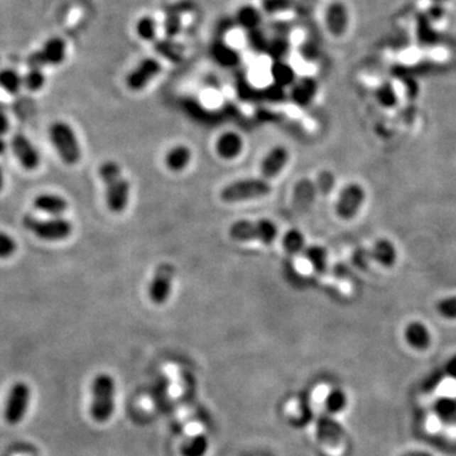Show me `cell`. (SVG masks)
<instances>
[{
    "instance_id": "6da1fadb",
    "label": "cell",
    "mask_w": 456,
    "mask_h": 456,
    "mask_svg": "<svg viewBox=\"0 0 456 456\" xmlns=\"http://www.w3.org/2000/svg\"><path fill=\"white\" fill-rule=\"evenodd\" d=\"M98 174L106 187L107 205L113 213H122L129 199V184L123 175L121 166L116 161H104L98 169Z\"/></svg>"
},
{
    "instance_id": "7a4b0ae2",
    "label": "cell",
    "mask_w": 456,
    "mask_h": 456,
    "mask_svg": "<svg viewBox=\"0 0 456 456\" xmlns=\"http://www.w3.org/2000/svg\"><path fill=\"white\" fill-rule=\"evenodd\" d=\"M116 381L109 374H98L92 383L90 417L94 421H109L116 411Z\"/></svg>"
},
{
    "instance_id": "3957f363",
    "label": "cell",
    "mask_w": 456,
    "mask_h": 456,
    "mask_svg": "<svg viewBox=\"0 0 456 456\" xmlns=\"http://www.w3.org/2000/svg\"><path fill=\"white\" fill-rule=\"evenodd\" d=\"M229 237L239 242L259 241L264 245L273 244L278 237V227L270 219L259 221H237L228 229Z\"/></svg>"
},
{
    "instance_id": "277c9868",
    "label": "cell",
    "mask_w": 456,
    "mask_h": 456,
    "mask_svg": "<svg viewBox=\"0 0 456 456\" xmlns=\"http://www.w3.org/2000/svg\"><path fill=\"white\" fill-rule=\"evenodd\" d=\"M22 224L31 234L43 241L66 240L67 237H70L74 229L72 223L63 217L38 218L28 215L23 217Z\"/></svg>"
},
{
    "instance_id": "5b68a950",
    "label": "cell",
    "mask_w": 456,
    "mask_h": 456,
    "mask_svg": "<svg viewBox=\"0 0 456 456\" xmlns=\"http://www.w3.org/2000/svg\"><path fill=\"white\" fill-rule=\"evenodd\" d=\"M48 136L51 143L59 153L60 158L65 164L75 165L79 163L82 158V150L70 124L63 121L53 123L48 129Z\"/></svg>"
},
{
    "instance_id": "8992f818",
    "label": "cell",
    "mask_w": 456,
    "mask_h": 456,
    "mask_svg": "<svg viewBox=\"0 0 456 456\" xmlns=\"http://www.w3.org/2000/svg\"><path fill=\"white\" fill-rule=\"evenodd\" d=\"M271 193L268 180L260 178H246L228 184L221 190V199L226 203H237L251 199L263 198Z\"/></svg>"
},
{
    "instance_id": "52a82bcc",
    "label": "cell",
    "mask_w": 456,
    "mask_h": 456,
    "mask_svg": "<svg viewBox=\"0 0 456 456\" xmlns=\"http://www.w3.org/2000/svg\"><path fill=\"white\" fill-rule=\"evenodd\" d=\"M31 389L27 383L17 381L11 388L6 398L4 417L11 425H18L23 421L24 416L30 406Z\"/></svg>"
},
{
    "instance_id": "ba28073f",
    "label": "cell",
    "mask_w": 456,
    "mask_h": 456,
    "mask_svg": "<svg viewBox=\"0 0 456 456\" xmlns=\"http://www.w3.org/2000/svg\"><path fill=\"white\" fill-rule=\"evenodd\" d=\"M174 276L175 268L171 264L163 263L158 265L148 287V297L153 303L160 305L169 299Z\"/></svg>"
},
{
    "instance_id": "9c48e42d",
    "label": "cell",
    "mask_w": 456,
    "mask_h": 456,
    "mask_svg": "<svg viewBox=\"0 0 456 456\" xmlns=\"http://www.w3.org/2000/svg\"><path fill=\"white\" fill-rule=\"evenodd\" d=\"M365 193L359 184H350L342 189L340 194L336 212L342 219H351L357 216V211L363 205Z\"/></svg>"
},
{
    "instance_id": "30bf717a",
    "label": "cell",
    "mask_w": 456,
    "mask_h": 456,
    "mask_svg": "<svg viewBox=\"0 0 456 456\" xmlns=\"http://www.w3.org/2000/svg\"><path fill=\"white\" fill-rule=\"evenodd\" d=\"M160 72H161V64L158 60L145 59L129 72L126 79L127 87L134 92H139L141 89L146 88L150 82L153 80Z\"/></svg>"
},
{
    "instance_id": "8fae6325",
    "label": "cell",
    "mask_w": 456,
    "mask_h": 456,
    "mask_svg": "<svg viewBox=\"0 0 456 456\" xmlns=\"http://www.w3.org/2000/svg\"><path fill=\"white\" fill-rule=\"evenodd\" d=\"M11 146H12L13 153L16 155L19 164L22 165L24 169L35 170L38 168L40 153L26 136L21 134L13 136Z\"/></svg>"
},
{
    "instance_id": "7c38bea8",
    "label": "cell",
    "mask_w": 456,
    "mask_h": 456,
    "mask_svg": "<svg viewBox=\"0 0 456 456\" xmlns=\"http://www.w3.org/2000/svg\"><path fill=\"white\" fill-rule=\"evenodd\" d=\"M288 160H289V152L286 147L275 146L274 148H271L269 153L264 158L260 166L261 178L268 182L270 179L276 178L281 174V170L286 168Z\"/></svg>"
},
{
    "instance_id": "4fadbf2b",
    "label": "cell",
    "mask_w": 456,
    "mask_h": 456,
    "mask_svg": "<svg viewBox=\"0 0 456 456\" xmlns=\"http://www.w3.org/2000/svg\"><path fill=\"white\" fill-rule=\"evenodd\" d=\"M66 58V45L64 40L61 38H51L43 45L41 51L37 55V64L35 67L40 65H56L63 64Z\"/></svg>"
},
{
    "instance_id": "5bb4252c",
    "label": "cell",
    "mask_w": 456,
    "mask_h": 456,
    "mask_svg": "<svg viewBox=\"0 0 456 456\" xmlns=\"http://www.w3.org/2000/svg\"><path fill=\"white\" fill-rule=\"evenodd\" d=\"M33 205L37 211L43 212L53 217L63 216L69 208L67 200L64 197L51 193L37 195L33 200Z\"/></svg>"
},
{
    "instance_id": "9a60e30c",
    "label": "cell",
    "mask_w": 456,
    "mask_h": 456,
    "mask_svg": "<svg viewBox=\"0 0 456 456\" xmlns=\"http://www.w3.org/2000/svg\"><path fill=\"white\" fill-rule=\"evenodd\" d=\"M342 433L344 431L339 422L335 421L331 417L325 416L317 422V436L323 444H339L340 440L342 439Z\"/></svg>"
},
{
    "instance_id": "2e32d148",
    "label": "cell",
    "mask_w": 456,
    "mask_h": 456,
    "mask_svg": "<svg viewBox=\"0 0 456 456\" xmlns=\"http://www.w3.org/2000/svg\"><path fill=\"white\" fill-rule=\"evenodd\" d=\"M244 147V142L241 139L240 135L234 134V132H226L223 134L218 141H217V152L218 155L222 158L226 160H232V158H237L242 151Z\"/></svg>"
},
{
    "instance_id": "e0dca14e",
    "label": "cell",
    "mask_w": 456,
    "mask_h": 456,
    "mask_svg": "<svg viewBox=\"0 0 456 456\" xmlns=\"http://www.w3.org/2000/svg\"><path fill=\"white\" fill-rule=\"evenodd\" d=\"M406 339L416 350H425L431 342V335L421 322H411L406 328Z\"/></svg>"
},
{
    "instance_id": "ac0fdd59",
    "label": "cell",
    "mask_w": 456,
    "mask_h": 456,
    "mask_svg": "<svg viewBox=\"0 0 456 456\" xmlns=\"http://www.w3.org/2000/svg\"><path fill=\"white\" fill-rule=\"evenodd\" d=\"M371 256L381 266L392 268L396 263V259H397V252H396V249L391 241L379 240L374 245Z\"/></svg>"
},
{
    "instance_id": "d6986e66",
    "label": "cell",
    "mask_w": 456,
    "mask_h": 456,
    "mask_svg": "<svg viewBox=\"0 0 456 456\" xmlns=\"http://www.w3.org/2000/svg\"><path fill=\"white\" fill-rule=\"evenodd\" d=\"M192 158V152L184 145L173 147L166 155V165L173 171H182L185 169Z\"/></svg>"
},
{
    "instance_id": "ffe728a7",
    "label": "cell",
    "mask_w": 456,
    "mask_h": 456,
    "mask_svg": "<svg viewBox=\"0 0 456 456\" xmlns=\"http://www.w3.org/2000/svg\"><path fill=\"white\" fill-rule=\"evenodd\" d=\"M327 24L328 28L334 35L340 36L344 33L347 24V13L345 8L339 3L328 8Z\"/></svg>"
},
{
    "instance_id": "44dd1931",
    "label": "cell",
    "mask_w": 456,
    "mask_h": 456,
    "mask_svg": "<svg viewBox=\"0 0 456 456\" xmlns=\"http://www.w3.org/2000/svg\"><path fill=\"white\" fill-rule=\"evenodd\" d=\"M210 449V441L205 435H197L182 445L183 456H205Z\"/></svg>"
},
{
    "instance_id": "7402d4cb",
    "label": "cell",
    "mask_w": 456,
    "mask_h": 456,
    "mask_svg": "<svg viewBox=\"0 0 456 456\" xmlns=\"http://www.w3.org/2000/svg\"><path fill=\"white\" fill-rule=\"evenodd\" d=\"M22 85H23V79L17 71L12 69L0 71V88L3 89L6 93L14 95L19 92Z\"/></svg>"
},
{
    "instance_id": "603a6c76",
    "label": "cell",
    "mask_w": 456,
    "mask_h": 456,
    "mask_svg": "<svg viewBox=\"0 0 456 456\" xmlns=\"http://www.w3.org/2000/svg\"><path fill=\"white\" fill-rule=\"evenodd\" d=\"M316 93V84L313 80L305 79L299 82L294 88H293V100L298 103L300 106H305L310 103V98Z\"/></svg>"
},
{
    "instance_id": "cb8c5ba5",
    "label": "cell",
    "mask_w": 456,
    "mask_h": 456,
    "mask_svg": "<svg viewBox=\"0 0 456 456\" xmlns=\"http://www.w3.org/2000/svg\"><path fill=\"white\" fill-rule=\"evenodd\" d=\"M435 412L444 421H452L456 417V399L450 397L440 398L435 403Z\"/></svg>"
},
{
    "instance_id": "d4e9b609",
    "label": "cell",
    "mask_w": 456,
    "mask_h": 456,
    "mask_svg": "<svg viewBox=\"0 0 456 456\" xmlns=\"http://www.w3.org/2000/svg\"><path fill=\"white\" fill-rule=\"evenodd\" d=\"M305 256L312 264L313 269L318 273H323L327 268V254L320 246H312L305 250Z\"/></svg>"
},
{
    "instance_id": "484cf974",
    "label": "cell",
    "mask_w": 456,
    "mask_h": 456,
    "mask_svg": "<svg viewBox=\"0 0 456 456\" xmlns=\"http://www.w3.org/2000/svg\"><path fill=\"white\" fill-rule=\"evenodd\" d=\"M283 247L291 255H295L299 251H302L304 247L303 234H300L298 229L288 231L283 237Z\"/></svg>"
},
{
    "instance_id": "4316f807",
    "label": "cell",
    "mask_w": 456,
    "mask_h": 456,
    "mask_svg": "<svg viewBox=\"0 0 456 456\" xmlns=\"http://www.w3.org/2000/svg\"><path fill=\"white\" fill-rule=\"evenodd\" d=\"M237 19L242 27H245L247 30L255 31L258 28L261 18L256 8L245 6V8H241L240 12L237 14Z\"/></svg>"
},
{
    "instance_id": "83f0119b",
    "label": "cell",
    "mask_w": 456,
    "mask_h": 456,
    "mask_svg": "<svg viewBox=\"0 0 456 456\" xmlns=\"http://www.w3.org/2000/svg\"><path fill=\"white\" fill-rule=\"evenodd\" d=\"M325 403H326V408L330 413H339L341 411L345 410L347 397L341 389H334L328 393Z\"/></svg>"
},
{
    "instance_id": "f1b7e54d",
    "label": "cell",
    "mask_w": 456,
    "mask_h": 456,
    "mask_svg": "<svg viewBox=\"0 0 456 456\" xmlns=\"http://www.w3.org/2000/svg\"><path fill=\"white\" fill-rule=\"evenodd\" d=\"M156 31H158V26H156L155 19L151 17L141 18L136 26L137 35L140 36L141 40H146V41L155 38Z\"/></svg>"
},
{
    "instance_id": "f546056e",
    "label": "cell",
    "mask_w": 456,
    "mask_h": 456,
    "mask_svg": "<svg viewBox=\"0 0 456 456\" xmlns=\"http://www.w3.org/2000/svg\"><path fill=\"white\" fill-rule=\"evenodd\" d=\"M271 74H273V77H274L275 82H278L279 85H289L291 82H294L295 79V75H294V71L286 64H275L273 66V70H271Z\"/></svg>"
},
{
    "instance_id": "4dcf8cb0",
    "label": "cell",
    "mask_w": 456,
    "mask_h": 456,
    "mask_svg": "<svg viewBox=\"0 0 456 456\" xmlns=\"http://www.w3.org/2000/svg\"><path fill=\"white\" fill-rule=\"evenodd\" d=\"M46 82V77L38 67H33L32 70L23 77V85L31 92H38L43 88Z\"/></svg>"
},
{
    "instance_id": "1f68e13d",
    "label": "cell",
    "mask_w": 456,
    "mask_h": 456,
    "mask_svg": "<svg viewBox=\"0 0 456 456\" xmlns=\"http://www.w3.org/2000/svg\"><path fill=\"white\" fill-rule=\"evenodd\" d=\"M236 50L231 48V47L227 46L226 43H221V45H217L215 47V58H216L221 64L224 65H232L236 64L239 61V55L234 53Z\"/></svg>"
},
{
    "instance_id": "d6a6232c",
    "label": "cell",
    "mask_w": 456,
    "mask_h": 456,
    "mask_svg": "<svg viewBox=\"0 0 456 456\" xmlns=\"http://www.w3.org/2000/svg\"><path fill=\"white\" fill-rule=\"evenodd\" d=\"M17 251V242L11 234L0 231V259L11 258Z\"/></svg>"
},
{
    "instance_id": "836d02e7",
    "label": "cell",
    "mask_w": 456,
    "mask_h": 456,
    "mask_svg": "<svg viewBox=\"0 0 456 456\" xmlns=\"http://www.w3.org/2000/svg\"><path fill=\"white\" fill-rule=\"evenodd\" d=\"M438 310L444 318L456 320V297H449L440 300Z\"/></svg>"
},
{
    "instance_id": "e575fe53",
    "label": "cell",
    "mask_w": 456,
    "mask_h": 456,
    "mask_svg": "<svg viewBox=\"0 0 456 456\" xmlns=\"http://www.w3.org/2000/svg\"><path fill=\"white\" fill-rule=\"evenodd\" d=\"M445 371H446V374L449 375V376L456 379V355L454 357H451L449 363L446 364Z\"/></svg>"
},
{
    "instance_id": "d590c367",
    "label": "cell",
    "mask_w": 456,
    "mask_h": 456,
    "mask_svg": "<svg viewBox=\"0 0 456 456\" xmlns=\"http://www.w3.org/2000/svg\"><path fill=\"white\" fill-rule=\"evenodd\" d=\"M9 129V121H8V117L6 114L3 113V111H0V137L3 135H6Z\"/></svg>"
},
{
    "instance_id": "8d00e7d4",
    "label": "cell",
    "mask_w": 456,
    "mask_h": 456,
    "mask_svg": "<svg viewBox=\"0 0 456 456\" xmlns=\"http://www.w3.org/2000/svg\"><path fill=\"white\" fill-rule=\"evenodd\" d=\"M402 456H431L430 454H427L425 451H410V452H406Z\"/></svg>"
},
{
    "instance_id": "74e56055",
    "label": "cell",
    "mask_w": 456,
    "mask_h": 456,
    "mask_svg": "<svg viewBox=\"0 0 456 456\" xmlns=\"http://www.w3.org/2000/svg\"><path fill=\"white\" fill-rule=\"evenodd\" d=\"M6 142H4V140L0 137V155H3L4 152H6Z\"/></svg>"
},
{
    "instance_id": "f35d334b",
    "label": "cell",
    "mask_w": 456,
    "mask_h": 456,
    "mask_svg": "<svg viewBox=\"0 0 456 456\" xmlns=\"http://www.w3.org/2000/svg\"><path fill=\"white\" fill-rule=\"evenodd\" d=\"M3 187H4V175H3V170L0 168V192H1Z\"/></svg>"
}]
</instances>
